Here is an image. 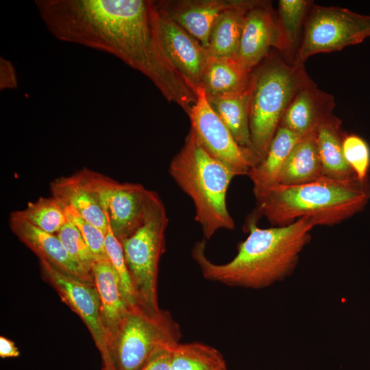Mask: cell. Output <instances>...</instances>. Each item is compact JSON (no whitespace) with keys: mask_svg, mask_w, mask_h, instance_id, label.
<instances>
[{"mask_svg":"<svg viewBox=\"0 0 370 370\" xmlns=\"http://www.w3.org/2000/svg\"><path fill=\"white\" fill-rule=\"evenodd\" d=\"M58 39L110 53L143 75L156 66L161 45L157 6L149 0H36Z\"/></svg>","mask_w":370,"mask_h":370,"instance_id":"1","label":"cell"},{"mask_svg":"<svg viewBox=\"0 0 370 370\" xmlns=\"http://www.w3.org/2000/svg\"><path fill=\"white\" fill-rule=\"evenodd\" d=\"M169 172L180 189L192 200L195 219L204 237L209 240L221 230H232L234 221L226 196L238 173L210 154L190 129L180 150L172 158Z\"/></svg>","mask_w":370,"mask_h":370,"instance_id":"4","label":"cell"},{"mask_svg":"<svg viewBox=\"0 0 370 370\" xmlns=\"http://www.w3.org/2000/svg\"><path fill=\"white\" fill-rule=\"evenodd\" d=\"M62 206L68 220L79 231L91 250L95 261L109 260L105 245L106 234L82 217L72 206L63 204Z\"/></svg>","mask_w":370,"mask_h":370,"instance_id":"30","label":"cell"},{"mask_svg":"<svg viewBox=\"0 0 370 370\" xmlns=\"http://www.w3.org/2000/svg\"><path fill=\"white\" fill-rule=\"evenodd\" d=\"M20 355L18 348L14 343L9 338L1 336H0V357L12 358L17 357Z\"/></svg>","mask_w":370,"mask_h":370,"instance_id":"34","label":"cell"},{"mask_svg":"<svg viewBox=\"0 0 370 370\" xmlns=\"http://www.w3.org/2000/svg\"><path fill=\"white\" fill-rule=\"evenodd\" d=\"M168 223L163 201L153 191L143 223L121 242L138 303L151 310L159 309L158 266Z\"/></svg>","mask_w":370,"mask_h":370,"instance_id":"7","label":"cell"},{"mask_svg":"<svg viewBox=\"0 0 370 370\" xmlns=\"http://www.w3.org/2000/svg\"><path fill=\"white\" fill-rule=\"evenodd\" d=\"M317 225L310 217H302L284 226L260 228L249 220V234L238 246L234 258L216 264L206 256L205 241L197 242L192 256L208 280L227 286L260 289L290 276L301 252L309 243Z\"/></svg>","mask_w":370,"mask_h":370,"instance_id":"2","label":"cell"},{"mask_svg":"<svg viewBox=\"0 0 370 370\" xmlns=\"http://www.w3.org/2000/svg\"><path fill=\"white\" fill-rule=\"evenodd\" d=\"M223 355L201 343L175 344L171 349V370H225Z\"/></svg>","mask_w":370,"mask_h":370,"instance_id":"25","label":"cell"},{"mask_svg":"<svg viewBox=\"0 0 370 370\" xmlns=\"http://www.w3.org/2000/svg\"><path fill=\"white\" fill-rule=\"evenodd\" d=\"M18 213L25 220L38 228L56 234L69 221L63 207L53 197H40Z\"/></svg>","mask_w":370,"mask_h":370,"instance_id":"26","label":"cell"},{"mask_svg":"<svg viewBox=\"0 0 370 370\" xmlns=\"http://www.w3.org/2000/svg\"><path fill=\"white\" fill-rule=\"evenodd\" d=\"M50 191L62 204L72 206L82 217L106 233L108 223L103 209L78 171L52 180Z\"/></svg>","mask_w":370,"mask_h":370,"instance_id":"19","label":"cell"},{"mask_svg":"<svg viewBox=\"0 0 370 370\" xmlns=\"http://www.w3.org/2000/svg\"><path fill=\"white\" fill-rule=\"evenodd\" d=\"M343 137L341 121L333 114L317 128V144L324 176L338 180L355 177L344 157Z\"/></svg>","mask_w":370,"mask_h":370,"instance_id":"24","label":"cell"},{"mask_svg":"<svg viewBox=\"0 0 370 370\" xmlns=\"http://www.w3.org/2000/svg\"><path fill=\"white\" fill-rule=\"evenodd\" d=\"M279 53L269 54L251 73L249 130L260 162L264 158L288 104L310 80L304 64L286 62Z\"/></svg>","mask_w":370,"mask_h":370,"instance_id":"5","label":"cell"},{"mask_svg":"<svg viewBox=\"0 0 370 370\" xmlns=\"http://www.w3.org/2000/svg\"><path fill=\"white\" fill-rule=\"evenodd\" d=\"M307 0H280L277 15L284 34L286 45V59L293 62V51L301 26L304 23L310 6Z\"/></svg>","mask_w":370,"mask_h":370,"instance_id":"27","label":"cell"},{"mask_svg":"<svg viewBox=\"0 0 370 370\" xmlns=\"http://www.w3.org/2000/svg\"><path fill=\"white\" fill-rule=\"evenodd\" d=\"M174 345L157 350L140 370H171V349Z\"/></svg>","mask_w":370,"mask_h":370,"instance_id":"32","label":"cell"},{"mask_svg":"<svg viewBox=\"0 0 370 370\" xmlns=\"http://www.w3.org/2000/svg\"><path fill=\"white\" fill-rule=\"evenodd\" d=\"M279 126L264 158L248 173L256 200L278 185L282 168L297 143L301 138Z\"/></svg>","mask_w":370,"mask_h":370,"instance_id":"18","label":"cell"},{"mask_svg":"<svg viewBox=\"0 0 370 370\" xmlns=\"http://www.w3.org/2000/svg\"><path fill=\"white\" fill-rule=\"evenodd\" d=\"M195 94L196 102L188 115L190 129L198 141L210 154L227 164L238 175H247L259 163L258 158L236 142L208 103L204 89L198 88Z\"/></svg>","mask_w":370,"mask_h":370,"instance_id":"10","label":"cell"},{"mask_svg":"<svg viewBox=\"0 0 370 370\" xmlns=\"http://www.w3.org/2000/svg\"><path fill=\"white\" fill-rule=\"evenodd\" d=\"M253 0H236L216 21L208 51L213 57H237L246 13Z\"/></svg>","mask_w":370,"mask_h":370,"instance_id":"21","label":"cell"},{"mask_svg":"<svg viewBox=\"0 0 370 370\" xmlns=\"http://www.w3.org/2000/svg\"><path fill=\"white\" fill-rule=\"evenodd\" d=\"M293 62L304 64L311 56L340 51L370 37V15L347 8L312 4Z\"/></svg>","mask_w":370,"mask_h":370,"instance_id":"8","label":"cell"},{"mask_svg":"<svg viewBox=\"0 0 370 370\" xmlns=\"http://www.w3.org/2000/svg\"><path fill=\"white\" fill-rule=\"evenodd\" d=\"M102 370H106V369L103 368Z\"/></svg>","mask_w":370,"mask_h":370,"instance_id":"35","label":"cell"},{"mask_svg":"<svg viewBox=\"0 0 370 370\" xmlns=\"http://www.w3.org/2000/svg\"><path fill=\"white\" fill-rule=\"evenodd\" d=\"M107 223L105 245L108 259L117 274L127 304L129 306L137 304L138 303L125 262L122 244L114 234L108 219Z\"/></svg>","mask_w":370,"mask_h":370,"instance_id":"28","label":"cell"},{"mask_svg":"<svg viewBox=\"0 0 370 370\" xmlns=\"http://www.w3.org/2000/svg\"><path fill=\"white\" fill-rule=\"evenodd\" d=\"M252 71L236 58L210 56L201 78V85L208 97H221L247 90Z\"/></svg>","mask_w":370,"mask_h":370,"instance_id":"20","label":"cell"},{"mask_svg":"<svg viewBox=\"0 0 370 370\" xmlns=\"http://www.w3.org/2000/svg\"><path fill=\"white\" fill-rule=\"evenodd\" d=\"M370 198L367 182L323 176L297 185L278 184L257 200L254 216H262L273 226H284L308 217L317 225H334L360 212Z\"/></svg>","mask_w":370,"mask_h":370,"instance_id":"3","label":"cell"},{"mask_svg":"<svg viewBox=\"0 0 370 370\" xmlns=\"http://www.w3.org/2000/svg\"><path fill=\"white\" fill-rule=\"evenodd\" d=\"M56 235L71 256L92 273L95 258L74 224L69 221Z\"/></svg>","mask_w":370,"mask_h":370,"instance_id":"31","label":"cell"},{"mask_svg":"<svg viewBox=\"0 0 370 370\" xmlns=\"http://www.w3.org/2000/svg\"><path fill=\"white\" fill-rule=\"evenodd\" d=\"M273 47L286 58L287 45L276 11L269 1L253 0L245 15L236 58L252 71Z\"/></svg>","mask_w":370,"mask_h":370,"instance_id":"11","label":"cell"},{"mask_svg":"<svg viewBox=\"0 0 370 370\" xmlns=\"http://www.w3.org/2000/svg\"><path fill=\"white\" fill-rule=\"evenodd\" d=\"M8 223L12 232L39 259L47 261L64 272L94 283L92 274L71 256L56 234L46 232L33 225L17 211L10 214Z\"/></svg>","mask_w":370,"mask_h":370,"instance_id":"14","label":"cell"},{"mask_svg":"<svg viewBox=\"0 0 370 370\" xmlns=\"http://www.w3.org/2000/svg\"><path fill=\"white\" fill-rule=\"evenodd\" d=\"M39 260L42 276L56 289L62 301L82 319L102 358L106 345L99 297L95 284L64 272L45 260Z\"/></svg>","mask_w":370,"mask_h":370,"instance_id":"12","label":"cell"},{"mask_svg":"<svg viewBox=\"0 0 370 370\" xmlns=\"http://www.w3.org/2000/svg\"><path fill=\"white\" fill-rule=\"evenodd\" d=\"M334 105V97L319 89L310 79L295 94L279 126L303 137L332 114Z\"/></svg>","mask_w":370,"mask_h":370,"instance_id":"15","label":"cell"},{"mask_svg":"<svg viewBox=\"0 0 370 370\" xmlns=\"http://www.w3.org/2000/svg\"><path fill=\"white\" fill-rule=\"evenodd\" d=\"M78 171L98 199L114 234L121 242L143 223L153 190L140 184L121 183L88 168Z\"/></svg>","mask_w":370,"mask_h":370,"instance_id":"9","label":"cell"},{"mask_svg":"<svg viewBox=\"0 0 370 370\" xmlns=\"http://www.w3.org/2000/svg\"><path fill=\"white\" fill-rule=\"evenodd\" d=\"M249 97V86L245 91L229 96L213 97L206 95L210 106L238 145L258 158L250 136Z\"/></svg>","mask_w":370,"mask_h":370,"instance_id":"23","label":"cell"},{"mask_svg":"<svg viewBox=\"0 0 370 370\" xmlns=\"http://www.w3.org/2000/svg\"><path fill=\"white\" fill-rule=\"evenodd\" d=\"M156 4L164 50L186 84L195 93L201 87L203 72L210 56L208 49L174 22L157 1Z\"/></svg>","mask_w":370,"mask_h":370,"instance_id":"13","label":"cell"},{"mask_svg":"<svg viewBox=\"0 0 370 370\" xmlns=\"http://www.w3.org/2000/svg\"><path fill=\"white\" fill-rule=\"evenodd\" d=\"M317 130L303 136L295 145L282 168L278 184H301L324 176L317 144Z\"/></svg>","mask_w":370,"mask_h":370,"instance_id":"22","label":"cell"},{"mask_svg":"<svg viewBox=\"0 0 370 370\" xmlns=\"http://www.w3.org/2000/svg\"><path fill=\"white\" fill-rule=\"evenodd\" d=\"M225 370H228V369H227H227H225Z\"/></svg>","mask_w":370,"mask_h":370,"instance_id":"36","label":"cell"},{"mask_svg":"<svg viewBox=\"0 0 370 370\" xmlns=\"http://www.w3.org/2000/svg\"><path fill=\"white\" fill-rule=\"evenodd\" d=\"M236 0H174L157 1L169 16L208 49L212 29L220 16Z\"/></svg>","mask_w":370,"mask_h":370,"instance_id":"16","label":"cell"},{"mask_svg":"<svg viewBox=\"0 0 370 370\" xmlns=\"http://www.w3.org/2000/svg\"><path fill=\"white\" fill-rule=\"evenodd\" d=\"M345 159L356 178L367 182L370 166V149L366 141L356 134L345 135L343 140Z\"/></svg>","mask_w":370,"mask_h":370,"instance_id":"29","label":"cell"},{"mask_svg":"<svg viewBox=\"0 0 370 370\" xmlns=\"http://www.w3.org/2000/svg\"><path fill=\"white\" fill-rule=\"evenodd\" d=\"M92 274L99 297L100 317L106 350L107 343L127 314L129 306L123 295L117 274L109 260L95 262Z\"/></svg>","mask_w":370,"mask_h":370,"instance_id":"17","label":"cell"},{"mask_svg":"<svg viewBox=\"0 0 370 370\" xmlns=\"http://www.w3.org/2000/svg\"><path fill=\"white\" fill-rule=\"evenodd\" d=\"M17 81L15 69L11 62L0 58V87L1 89L16 88Z\"/></svg>","mask_w":370,"mask_h":370,"instance_id":"33","label":"cell"},{"mask_svg":"<svg viewBox=\"0 0 370 370\" xmlns=\"http://www.w3.org/2000/svg\"><path fill=\"white\" fill-rule=\"evenodd\" d=\"M180 328L169 312L130 306L102 358L106 370H140L159 349L179 343Z\"/></svg>","mask_w":370,"mask_h":370,"instance_id":"6","label":"cell"}]
</instances>
